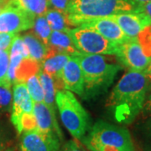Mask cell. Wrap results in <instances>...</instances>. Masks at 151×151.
I'll list each match as a JSON object with an SVG mask.
<instances>
[{"mask_svg":"<svg viewBox=\"0 0 151 151\" xmlns=\"http://www.w3.org/2000/svg\"><path fill=\"white\" fill-rule=\"evenodd\" d=\"M70 55L64 53H55L46 56L40 65V69L53 77L54 80H61V72L67 61L70 59Z\"/></svg>","mask_w":151,"mask_h":151,"instance_id":"obj_17","label":"cell"},{"mask_svg":"<svg viewBox=\"0 0 151 151\" xmlns=\"http://www.w3.org/2000/svg\"><path fill=\"white\" fill-rule=\"evenodd\" d=\"M9 137L6 134L5 130L0 127V151H4L9 147Z\"/></svg>","mask_w":151,"mask_h":151,"instance_id":"obj_30","label":"cell"},{"mask_svg":"<svg viewBox=\"0 0 151 151\" xmlns=\"http://www.w3.org/2000/svg\"><path fill=\"white\" fill-rule=\"evenodd\" d=\"M34 115L38 131L43 134L56 135L60 140L62 139V134L57 124L56 117L51 113L44 102L34 103Z\"/></svg>","mask_w":151,"mask_h":151,"instance_id":"obj_14","label":"cell"},{"mask_svg":"<svg viewBox=\"0 0 151 151\" xmlns=\"http://www.w3.org/2000/svg\"><path fill=\"white\" fill-rule=\"evenodd\" d=\"M129 37H137L145 29L151 26V19L143 11L136 9L110 16Z\"/></svg>","mask_w":151,"mask_h":151,"instance_id":"obj_11","label":"cell"},{"mask_svg":"<svg viewBox=\"0 0 151 151\" xmlns=\"http://www.w3.org/2000/svg\"><path fill=\"white\" fill-rule=\"evenodd\" d=\"M4 151H17V150L14 147H10V146H9V147H8Z\"/></svg>","mask_w":151,"mask_h":151,"instance_id":"obj_34","label":"cell"},{"mask_svg":"<svg viewBox=\"0 0 151 151\" xmlns=\"http://www.w3.org/2000/svg\"><path fill=\"white\" fill-rule=\"evenodd\" d=\"M45 17L46 18L49 25L52 30L65 31L67 29L70 28L67 20L66 14L64 12L53 9H48V10L45 14Z\"/></svg>","mask_w":151,"mask_h":151,"instance_id":"obj_20","label":"cell"},{"mask_svg":"<svg viewBox=\"0 0 151 151\" xmlns=\"http://www.w3.org/2000/svg\"><path fill=\"white\" fill-rule=\"evenodd\" d=\"M78 51L86 54L116 55L119 44L109 40L89 28L76 26L65 30Z\"/></svg>","mask_w":151,"mask_h":151,"instance_id":"obj_6","label":"cell"},{"mask_svg":"<svg viewBox=\"0 0 151 151\" xmlns=\"http://www.w3.org/2000/svg\"><path fill=\"white\" fill-rule=\"evenodd\" d=\"M80 141L90 151H135L128 130L102 120L91 127Z\"/></svg>","mask_w":151,"mask_h":151,"instance_id":"obj_4","label":"cell"},{"mask_svg":"<svg viewBox=\"0 0 151 151\" xmlns=\"http://www.w3.org/2000/svg\"><path fill=\"white\" fill-rule=\"evenodd\" d=\"M33 30H34L33 31L34 34L38 38H40L43 43L48 45L49 39L50 36V34L52 32V29L50 27L48 21L45 15L35 17V21H34Z\"/></svg>","mask_w":151,"mask_h":151,"instance_id":"obj_23","label":"cell"},{"mask_svg":"<svg viewBox=\"0 0 151 151\" xmlns=\"http://www.w3.org/2000/svg\"><path fill=\"white\" fill-rule=\"evenodd\" d=\"M11 0H0V13L5 9V7L10 2Z\"/></svg>","mask_w":151,"mask_h":151,"instance_id":"obj_33","label":"cell"},{"mask_svg":"<svg viewBox=\"0 0 151 151\" xmlns=\"http://www.w3.org/2000/svg\"><path fill=\"white\" fill-rule=\"evenodd\" d=\"M60 118L72 137L81 140L91 129V118L73 93L61 89L55 93Z\"/></svg>","mask_w":151,"mask_h":151,"instance_id":"obj_5","label":"cell"},{"mask_svg":"<svg viewBox=\"0 0 151 151\" xmlns=\"http://www.w3.org/2000/svg\"><path fill=\"white\" fill-rule=\"evenodd\" d=\"M148 106H149L150 110L151 111V99H149V101H148Z\"/></svg>","mask_w":151,"mask_h":151,"instance_id":"obj_36","label":"cell"},{"mask_svg":"<svg viewBox=\"0 0 151 151\" xmlns=\"http://www.w3.org/2000/svg\"><path fill=\"white\" fill-rule=\"evenodd\" d=\"M60 79L65 89L75 92L80 97H84V76L81 65L76 57L71 56L67 61L62 70Z\"/></svg>","mask_w":151,"mask_h":151,"instance_id":"obj_13","label":"cell"},{"mask_svg":"<svg viewBox=\"0 0 151 151\" xmlns=\"http://www.w3.org/2000/svg\"><path fill=\"white\" fill-rule=\"evenodd\" d=\"M149 99H151V95H150V98H149Z\"/></svg>","mask_w":151,"mask_h":151,"instance_id":"obj_37","label":"cell"},{"mask_svg":"<svg viewBox=\"0 0 151 151\" xmlns=\"http://www.w3.org/2000/svg\"><path fill=\"white\" fill-rule=\"evenodd\" d=\"M72 56L77 59L83 73V97L85 98L97 96L107 91L120 70L119 65L108 63L102 55L86 54L79 51Z\"/></svg>","mask_w":151,"mask_h":151,"instance_id":"obj_2","label":"cell"},{"mask_svg":"<svg viewBox=\"0 0 151 151\" xmlns=\"http://www.w3.org/2000/svg\"><path fill=\"white\" fill-rule=\"evenodd\" d=\"M38 72L28 78L26 81V85H27L28 92L32 98L33 102L42 103L44 102V91Z\"/></svg>","mask_w":151,"mask_h":151,"instance_id":"obj_24","label":"cell"},{"mask_svg":"<svg viewBox=\"0 0 151 151\" xmlns=\"http://www.w3.org/2000/svg\"><path fill=\"white\" fill-rule=\"evenodd\" d=\"M40 69V65L30 57H27L21 61L20 65L16 70V78L15 83L17 82H26L27 79L34 74H36ZM14 83V84H15Z\"/></svg>","mask_w":151,"mask_h":151,"instance_id":"obj_21","label":"cell"},{"mask_svg":"<svg viewBox=\"0 0 151 151\" xmlns=\"http://www.w3.org/2000/svg\"><path fill=\"white\" fill-rule=\"evenodd\" d=\"M20 151H59L60 138L56 135L43 134L37 129L21 134Z\"/></svg>","mask_w":151,"mask_h":151,"instance_id":"obj_10","label":"cell"},{"mask_svg":"<svg viewBox=\"0 0 151 151\" xmlns=\"http://www.w3.org/2000/svg\"><path fill=\"white\" fill-rule=\"evenodd\" d=\"M145 75L147 76V79H148V82H149V88L151 89V62L149 66L147 67V69L145 70Z\"/></svg>","mask_w":151,"mask_h":151,"instance_id":"obj_32","label":"cell"},{"mask_svg":"<svg viewBox=\"0 0 151 151\" xmlns=\"http://www.w3.org/2000/svg\"><path fill=\"white\" fill-rule=\"evenodd\" d=\"M139 3L137 0H70L65 14L70 27H76L92 19L135 11Z\"/></svg>","mask_w":151,"mask_h":151,"instance_id":"obj_3","label":"cell"},{"mask_svg":"<svg viewBox=\"0 0 151 151\" xmlns=\"http://www.w3.org/2000/svg\"><path fill=\"white\" fill-rule=\"evenodd\" d=\"M9 51L10 50H0V85H12L8 79V70L9 66Z\"/></svg>","mask_w":151,"mask_h":151,"instance_id":"obj_25","label":"cell"},{"mask_svg":"<svg viewBox=\"0 0 151 151\" xmlns=\"http://www.w3.org/2000/svg\"><path fill=\"white\" fill-rule=\"evenodd\" d=\"M14 3L35 16L45 15L48 10V0H13Z\"/></svg>","mask_w":151,"mask_h":151,"instance_id":"obj_22","label":"cell"},{"mask_svg":"<svg viewBox=\"0 0 151 151\" xmlns=\"http://www.w3.org/2000/svg\"><path fill=\"white\" fill-rule=\"evenodd\" d=\"M138 10L143 11L151 19V2L148 3H139V5L137 8Z\"/></svg>","mask_w":151,"mask_h":151,"instance_id":"obj_31","label":"cell"},{"mask_svg":"<svg viewBox=\"0 0 151 151\" xmlns=\"http://www.w3.org/2000/svg\"><path fill=\"white\" fill-rule=\"evenodd\" d=\"M47 46L48 53L46 56L55 53H64L72 56L79 52L70 35L65 31L52 30Z\"/></svg>","mask_w":151,"mask_h":151,"instance_id":"obj_15","label":"cell"},{"mask_svg":"<svg viewBox=\"0 0 151 151\" xmlns=\"http://www.w3.org/2000/svg\"><path fill=\"white\" fill-rule=\"evenodd\" d=\"M13 103V95L11 86L0 85V113L10 111Z\"/></svg>","mask_w":151,"mask_h":151,"instance_id":"obj_26","label":"cell"},{"mask_svg":"<svg viewBox=\"0 0 151 151\" xmlns=\"http://www.w3.org/2000/svg\"><path fill=\"white\" fill-rule=\"evenodd\" d=\"M39 76L43 87L44 103L50 110L51 113L55 117V93L56 88L55 81L52 76H50L41 69L39 70Z\"/></svg>","mask_w":151,"mask_h":151,"instance_id":"obj_19","label":"cell"},{"mask_svg":"<svg viewBox=\"0 0 151 151\" xmlns=\"http://www.w3.org/2000/svg\"><path fill=\"white\" fill-rule=\"evenodd\" d=\"M16 35L17 34H9V33L0 34V50H10L11 45Z\"/></svg>","mask_w":151,"mask_h":151,"instance_id":"obj_28","label":"cell"},{"mask_svg":"<svg viewBox=\"0 0 151 151\" xmlns=\"http://www.w3.org/2000/svg\"><path fill=\"white\" fill-rule=\"evenodd\" d=\"M70 0H48V9L66 13Z\"/></svg>","mask_w":151,"mask_h":151,"instance_id":"obj_29","label":"cell"},{"mask_svg":"<svg viewBox=\"0 0 151 151\" xmlns=\"http://www.w3.org/2000/svg\"><path fill=\"white\" fill-rule=\"evenodd\" d=\"M115 55L129 70L145 71L151 62V54L146 51L138 37L129 38L119 44Z\"/></svg>","mask_w":151,"mask_h":151,"instance_id":"obj_7","label":"cell"},{"mask_svg":"<svg viewBox=\"0 0 151 151\" xmlns=\"http://www.w3.org/2000/svg\"><path fill=\"white\" fill-rule=\"evenodd\" d=\"M29 57L28 48L21 36L17 35L11 45L9 51V66L8 70V79L12 84L15 83L16 70L24 59Z\"/></svg>","mask_w":151,"mask_h":151,"instance_id":"obj_16","label":"cell"},{"mask_svg":"<svg viewBox=\"0 0 151 151\" xmlns=\"http://www.w3.org/2000/svg\"><path fill=\"white\" fill-rule=\"evenodd\" d=\"M139 3H148V2H151V0H137Z\"/></svg>","mask_w":151,"mask_h":151,"instance_id":"obj_35","label":"cell"},{"mask_svg":"<svg viewBox=\"0 0 151 151\" xmlns=\"http://www.w3.org/2000/svg\"><path fill=\"white\" fill-rule=\"evenodd\" d=\"M33 113L34 102L28 92L26 82H17L14 84L11 122L19 134H21L20 122L22 117Z\"/></svg>","mask_w":151,"mask_h":151,"instance_id":"obj_9","label":"cell"},{"mask_svg":"<svg viewBox=\"0 0 151 151\" xmlns=\"http://www.w3.org/2000/svg\"><path fill=\"white\" fill-rule=\"evenodd\" d=\"M59 151H90L78 139H71L65 143Z\"/></svg>","mask_w":151,"mask_h":151,"instance_id":"obj_27","label":"cell"},{"mask_svg":"<svg viewBox=\"0 0 151 151\" xmlns=\"http://www.w3.org/2000/svg\"><path fill=\"white\" fill-rule=\"evenodd\" d=\"M149 82L145 71L129 70L113 87L107 101L119 123L129 124L144 108Z\"/></svg>","mask_w":151,"mask_h":151,"instance_id":"obj_1","label":"cell"},{"mask_svg":"<svg viewBox=\"0 0 151 151\" xmlns=\"http://www.w3.org/2000/svg\"><path fill=\"white\" fill-rule=\"evenodd\" d=\"M22 39L27 46L29 57L41 65L48 53V46L43 43L42 40L38 38L34 32L25 34L22 36Z\"/></svg>","mask_w":151,"mask_h":151,"instance_id":"obj_18","label":"cell"},{"mask_svg":"<svg viewBox=\"0 0 151 151\" xmlns=\"http://www.w3.org/2000/svg\"><path fill=\"white\" fill-rule=\"evenodd\" d=\"M35 16L17 6L13 0L0 13V34H18L34 26Z\"/></svg>","mask_w":151,"mask_h":151,"instance_id":"obj_8","label":"cell"},{"mask_svg":"<svg viewBox=\"0 0 151 151\" xmlns=\"http://www.w3.org/2000/svg\"><path fill=\"white\" fill-rule=\"evenodd\" d=\"M79 26L92 29L102 35L103 37L119 45L124 43L130 38L125 35L119 24L110 16L92 19Z\"/></svg>","mask_w":151,"mask_h":151,"instance_id":"obj_12","label":"cell"}]
</instances>
